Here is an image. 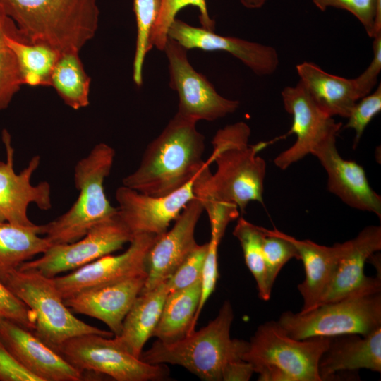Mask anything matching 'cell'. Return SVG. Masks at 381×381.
Segmentation results:
<instances>
[{"label":"cell","mask_w":381,"mask_h":381,"mask_svg":"<svg viewBox=\"0 0 381 381\" xmlns=\"http://www.w3.org/2000/svg\"><path fill=\"white\" fill-rule=\"evenodd\" d=\"M254 373L252 365L239 360L230 362L224 368L222 380L224 381H248Z\"/></svg>","instance_id":"obj_42"},{"label":"cell","mask_w":381,"mask_h":381,"mask_svg":"<svg viewBox=\"0 0 381 381\" xmlns=\"http://www.w3.org/2000/svg\"><path fill=\"white\" fill-rule=\"evenodd\" d=\"M168 37L187 50L198 49L228 52L260 76L273 74L279 63L278 53L271 46L217 35L214 31L194 27L176 18L169 27Z\"/></svg>","instance_id":"obj_19"},{"label":"cell","mask_w":381,"mask_h":381,"mask_svg":"<svg viewBox=\"0 0 381 381\" xmlns=\"http://www.w3.org/2000/svg\"><path fill=\"white\" fill-rule=\"evenodd\" d=\"M250 128L243 121L217 131L212 152L200 169L195 196L236 205L243 212L248 204H263L266 163L258 155L269 143L249 144Z\"/></svg>","instance_id":"obj_1"},{"label":"cell","mask_w":381,"mask_h":381,"mask_svg":"<svg viewBox=\"0 0 381 381\" xmlns=\"http://www.w3.org/2000/svg\"><path fill=\"white\" fill-rule=\"evenodd\" d=\"M330 339H296L277 321H269L258 327L243 360L252 365L260 381H322L319 361Z\"/></svg>","instance_id":"obj_6"},{"label":"cell","mask_w":381,"mask_h":381,"mask_svg":"<svg viewBox=\"0 0 381 381\" xmlns=\"http://www.w3.org/2000/svg\"><path fill=\"white\" fill-rule=\"evenodd\" d=\"M0 381H39L11 356L0 337Z\"/></svg>","instance_id":"obj_41"},{"label":"cell","mask_w":381,"mask_h":381,"mask_svg":"<svg viewBox=\"0 0 381 381\" xmlns=\"http://www.w3.org/2000/svg\"><path fill=\"white\" fill-rule=\"evenodd\" d=\"M57 352L81 372L105 375L117 381L162 380L167 375L162 364H150L124 349L115 339L96 334L68 339Z\"/></svg>","instance_id":"obj_9"},{"label":"cell","mask_w":381,"mask_h":381,"mask_svg":"<svg viewBox=\"0 0 381 381\" xmlns=\"http://www.w3.org/2000/svg\"><path fill=\"white\" fill-rule=\"evenodd\" d=\"M16 56L4 40H0V111L6 109L23 85Z\"/></svg>","instance_id":"obj_36"},{"label":"cell","mask_w":381,"mask_h":381,"mask_svg":"<svg viewBox=\"0 0 381 381\" xmlns=\"http://www.w3.org/2000/svg\"><path fill=\"white\" fill-rule=\"evenodd\" d=\"M159 0H133L137 37L133 64V79L137 86L143 83V68L147 54L153 47L150 43L152 27L158 15Z\"/></svg>","instance_id":"obj_32"},{"label":"cell","mask_w":381,"mask_h":381,"mask_svg":"<svg viewBox=\"0 0 381 381\" xmlns=\"http://www.w3.org/2000/svg\"><path fill=\"white\" fill-rule=\"evenodd\" d=\"M169 291L167 282L140 292L126 315L117 342L133 356L140 358L143 349L159 322Z\"/></svg>","instance_id":"obj_25"},{"label":"cell","mask_w":381,"mask_h":381,"mask_svg":"<svg viewBox=\"0 0 381 381\" xmlns=\"http://www.w3.org/2000/svg\"><path fill=\"white\" fill-rule=\"evenodd\" d=\"M146 277L144 273L88 289L64 299V303L74 313L102 321L117 337Z\"/></svg>","instance_id":"obj_21"},{"label":"cell","mask_w":381,"mask_h":381,"mask_svg":"<svg viewBox=\"0 0 381 381\" xmlns=\"http://www.w3.org/2000/svg\"><path fill=\"white\" fill-rule=\"evenodd\" d=\"M277 322L289 336L298 340L346 334L366 336L381 327V294L344 298L305 313L286 311Z\"/></svg>","instance_id":"obj_8"},{"label":"cell","mask_w":381,"mask_h":381,"mask_svg":"<svg viewBox=\"0 0 381 381\" xmlns=\"http://www.w3.org/2000/svg\"><path fill=\"white\" fill-rule=\"evenodd\" d=\"M188 6L198 8L202 28L214 31L215 22L209 16L206 0H159L158 15L150 35V43L152 47L164 51L170 25L176 19L178 12Z\"/></svg>","instance_id":"obj_33"},{"label":"cell","mask_w":381,"mask_h":381,"mask_svg":"<svg viewBox=\"0 0 381 381\" xmlns=\"http://www.w3.org/2000/svg\"><path fill=\"white\" fill-rule=\"evenodd\" d=\"M42 225L24 226L0 221V281L25 262L44 253L52 244Z\"/></svg>","instance_id":"obj_26"},{"label":"cell","mask_w":381,"mask_h":381,"mask_svg":"<svg viewBox=\"0 0 381 381\" xmlns=\"http://www.w3.org/2000/svg\"><path fill=\"white\" fill-rule=\"evenodd\" d=\"M204 210L202 200L195 196L175 219L173 227L158 236L146 257L147 277L140 292L167 282L197 246L195 229Z\"/></svg>","instance_id":"obj_16"},{"label":"cell","mask_w":381,"mask_h":381,"mask_svg":"<svg viewBox=\"0 0 381 381\" xmlns=\"http://www.w3.org/2000/svg\"><path fill=\"white\" fill-rule=\"evenodd\" d=\"M201 296V279L179 290L169 292L152 337L170 342L184 337L190 329Z\"/></svg>","instance_id":"obj_28"},{"label":"cell","mask_w":381,"mask_h":381,"mask_svg":"<svg viewBox=\"0 0 381 381\" xmlns=\"http://www.w3.org/2000/svg\"><path fill=\"white\" fill-rule=\"evenodd\" d=\"M281 95L284 109L293 119L289 134L296 136L295 143L274 159V164L284 170L311 154L321 143L337 137L342 124L317 106L300 81L295 86L285 87Z\"/></svg>","instance_id":"obj_12"},{"label":"cell","mask_w":381,"mask_h":381,"mask_svg":"<svg viewBox=\"0 0 381 381\" xmlns=\"http://www.w3.org/2000/svg\"><path fill=\"white\" fill-rule=\"evenodd\" d=\"M1 282L35 313L36 324L32 332L56 351L64 342L75 336L114 335L111 331L88 325L74 316L52 278L18 269L7 274Z\"/></svg>","instance_id":"obj_7"},{"label":"cell","mask_w":381,"mask_h":381,"mask_svg":"<svg viewBox=\"0 0 381 381\" xmlns=\"http://www.w3.org/2000/svg\"><path fill=\"white\" fill-rule=\"evenodd\" d=\"M365 368L381 372V327L366 336L346 334L331 337L318 364L322 380L338 373Z\"/></svg>","instance_id":"obj_23"},{"label":"cell","mask_w":381,"mask_h":381,"mask_svg":"<svg viewBox=\"0 0 381 381\" xmlns=\"http://www.w3.org/2000/svg\"><path fill=\"white\" fill-rule=\"evenodd\" d=\"M232 306L224 301L217 316L198 331L170 342L155 341L140 360L150 364L181 365L205 381H222L228 363L243 360L248 342L231 339Z\"/></svg>","instance_id":"obj_4"},{"label":"cell","mask_w":381,"mask_h":381,"mask_svg":"<svg viewBox=\"0 0 381 381\" xmlns=\"http://www.w3.org/2000/svg\"><path fill=\"white\" fill-rule=\"evenodd\" d=\"M6 157L0 161V221L24 226L35 225L28 216L29 205L34 203L42 210L52 207L51 187L47 181L37 185L31 178L40 164V157L34 156L20 172L14 169V149L7 130L2 131Z\"/></svg>","instance_id":"obj_14"},{"label":"cell","mask_w":381,"mask_h":381,"mask_svg":"<svg viewBox=\"0 0 381 381\" xmlns=\"http://www.w3.org/2000/svg\"><path fill=\"white\" fill-rule=\"evenodd\" d=\"M299 81L317 106L329 116L348 118L361 97L353 78L329 73L317 64L304 61L296 67Z\"/></svg>","instance_id":"obj_24"},{"label":"cell","mask_w":381,"mask_h":381,"mask_svg":"<svg viewBox=\"0 0 381 381\" xmlns=\"http://www.w3.org/2000/svg\"><path fill=\"white\" fill-rule=\"evenodd\" d=\"M327 175V189L352 208L368 211L381 218V197L370 186L362 166L344 159L336 146V137L318 145L311 152Z\"/></svg>","instance_id":"obj_20"},{"label":"cell","mask_w":381,"mask_h":381,"mask_svg":"<svg viewBox=\"0 0 381 381\" xmlns=\"http://www.w3.org/2000/svg\"><path fill=\"white\" fill-rule=\"evenodd\" d=\"M373 56L367 68L358 77L353 78L357 90L362 98L370 94L377 82L381 71V32L373 37Z\"/></svg>","instance_id":"obj_40"},{"label":"cell","mask_w":381,"mask_h":381,"mask_svg":"<svg viewBox=\"0 0 381 381\" xmlns=\"http://www.w3.org/2000/svg\"><path fill=\"white\" fill-rule=\"evenodd\" d=\"M267 0H240L241 4L248 9H258L264 6Z\"/></svg>","instance_id":"obj_44"},{"label":"cell","mask_w":381,"mask_h":381,"mask_svg":"<svg viewBox=\"0 0 381 381\" xmlns=\"http://www.w3.org/2000/svg\"><path fill=\"white\" fill-rule=\"evenodd\" d=\"M200 171L185 185L162 196L147 195L123 185L118 188L115 194L118 214L133 236L161 235L167 231L171 222L195 197V181Z\"/></svg>","instance_id":"obj_13"},{"label":"cell","mask_w":381,"mask_h":381,"mask_svg":"<svg viewBox=\"0 0 381 381\" xmlns=\"http://www.w3.org/2000/svg\"><path fill=\"white\" fill-rule=\"evenodd\" d=\"M0 337L14 359L39 381H80L85 373L70 365L32 331L0 318Z\"/></svg>","instance_id":"obj_17"},{"label":"cell","mask_w":381,"mask_h":381,"mask_svg":"<svg viewBox=\"0 0 381 381\" xmlns=\"http://www.w3.org/2000/svg\"><path fill=\"white\" fill-rule=\"evenodd\" d=\"M164 52L169 64V86L179 97L176 114L196 121H212L238 108V101L220 95L207 78L194 69L187 49L177 42L168 37Z\"/></svg>","instance_id":"obj_11"},{"label":"cell","mask_w":381,"mask_h":381,"mask_svg":"<svg viewBox=\"0 0 381 381\" xmlns=\"http://www.w3.org/2000/svg\"><path fill=\"white\" fill-rule=\"evenodd\" d=\"M4 41L14 52L23 85L50 87V78L60 54L45 45L20 42L6 37Z\"/></svg>","instance_id":"obj_30"},{"label":"cell","mask_w":381,"mask_h":381,"mask_svg":"<svg viewBox=\"0 0 381 381\" xmlns=\"http://www.w3.org/2000/svg\"><path fill=\"white\" fill-rule=\"evenodd\" d=\"M207 243L197 245L167 281L169 292L186 288L201 279Z\"/></svg>","instance_id":"obj_37"},{"label":"cell","mask_w":381,"mask_h":381,"mask_svg":"<svg viewBox=\"0 0 381 381\" xmlns=\"http://www.w3.org/2000/svg\"><path fill=\"white\" fill-rule=\"evenodd\" d=\"M198 121L178 114L146 147L138 167L123 185L140 193L162 196L193 179L205 164V138Z\"/></svg>","instance_id":"obj_2"},{"label":"cell","mask_w":381,"mask_h":381,"mask_svg":"<svg viewBox=\"0 0 381 381\" xmlns=\"http://www.w3.org/2000/svg\"><path fill=\"white\" fill-rule=\"evenodd\" d=\"M158 236L135 235L122 253L106 255L53 281L64 300L88 289L147 273L146 257Z\"/></svg>","instance_id":"obj_15"},{"label":"cell","mask_w":381,"mask_h":381,"mask_svg":"<svg viewBox=\"0 0 381 381\" xmlns=\"http://www.w3.org/2000/svg\"><path fill=\"white\" fill-rule=\"evenodd\" d=\"M6 37L28 43L21 35L15 23L7 16L0 3V40H4Z\"/></svg>","instance_id":"obj_43"},{"label":"cell","mask_w":381,"mask_h":381,"mask_svg":"<svg viewBox=\"0 0 381 381\" xmlns=\"http://www.w3.org/2000/svg\"><path fill=\"white\" fill-rule=\"evenodd\" d=\"M0 313L3 318L34 331L36 320L35 313L19 298L13 295L0 281Z\"/></svg>","instance_id":"obj_39"},{"label":"cell","mask_w":381,"mask_h":381,"mask_svg":"<svg viewBox=\"0 0 381 381\" xmlns=\"http://www.w3.org/2000/svg\"><path fill=\"white\" fill-rule=\"evenodd\" d=\"M281 234L295 246L299 260L303 262L305 279L298 285L303 301L300 312H308L321 304L332 284L346 243L325 246L310 240H298L282 231Z\"/></svg>","instance_id":"obj_22"},{"label":"cell","mask_w":381,"mask_h":381,"mask_svg":"<svg viewBox=\"0 0 381 381\" xmlns=\"http://www.w3.org/2000/svg\"><path fill=\"white\" fill-rule=\"evenodd\" d=\"M27 42L60 54L75 52L95 35L99 20L97 0H0Z\"/></svg>","instance_id":"obj_3"},{"label":"cell","mask_w":381,"mask_h":381,"mask_svg":"<svg viewBox=\"0 0 381 381\" xmlns=\"http://www.w3.org/2000/svg\"><path fill=\"white\" fill-rule=\"evenodd\" d=\"M243 250L246 266L257 284L258 296L263 301L270 298L271 291L267 285L266 266L263 255L265 233L263 227L239 218L233 231Z\"/></svg>","instance_id":"obj_31"},{"label":"cell","mask_w":381,"mask_h":381,"mask_svg":"<svg viewBox=\"0 0 381 381\" xmlns=\"http://www.w3.org/2000/svg\"><path fill=\"white\" fill-rule=\"evenodd\" d=\"M359 100L352 108L347 118L348 122L344 126L346 128L353 129L355 132L354 148L357 146L370 121L381 111L380 84L373 92H370Z\"/></svg>","instance_id":"obj_38"},{"label":"cell","mask_w":381,"mask_h":381,"mask_svg":"<svg viewBox=\"0 0 381 381\" xmlns=\"http://www.w3.org/2000/svg\"><path fill=\"white\" fill-rule=\"evenodd\" d=\"M91 78L87 74L79 52L61 54L52 73V87L64 104L75 110L90 104Z\"/></svg>","instance_id":"obj_29"},{"label":"cell","mask_w":381,"mask_h":381,"mask_svg":"<svg viewBox=\"0 0 381 381\" xmlns=\"http://www.w3.org/2000/svg\"><path fill=\"white\" fill-rule=\"evenodd\" d=\"M3 318L2 315L0 313V318Z\"/></svg>","instance_id":"obj_45"},{"label":"cell","mask_w":381,"mask_h":381,"mask_svg":"<svg viewBox=\"0 0 381 381\" xmlns=\"http://www.w3.org/2000/svg\"><path fill=\"white\" fill-rule=\"evenodd\" d=\"M133 237L117 212L75 241L52 245L41 257L23 262L18 270L54 278L121 250Z\"/></svg>","instance_id":"obj_10"},{"label":"cell","mask_w":381,"mask_h":381,"mask_svg":"<svg viewBox=\"0 0 381 381\" xmlns=\"http://www.w3.org/2000/svg\"><path fill=\"white\" fill-rule=\"evenodd\" d=\"M321 11L332 7L352 14L370 37L381 32V0H312Z\"/></svg>","instance_id":"obj_35"},{"label":"cell","mask_w":381,"mask_h":381,"mask_svg":"<svg viewBox=\"0 0 381 381\" xmlns=\"http://www.w3.org/2000/svg\"><path fill=\"white\" fill-rule=\"evenodd\" d=\"M210 223V239L207 242V250L201 276V296L200 303L188 334L193 332L201 310L214 291L218 273V248L227 225L238 217V207L232 204L214 200L203 202Z\"/></svg>","instance_id":"obj_27"},{"label":"cell","mask_w":381,"mask_h":381,"mask_svg":"<svg viewBox=\"0 0 381 381\" xmlns=\"http://www.w3.org/2000/svg\"><path fill=\"white\" fill-rule=\"evenodd\" d=\"M265 237L263 242V255L266 266L267 285L272 292L273 284L282 268L291 259L300 260L295 246L284 238L281 231L263 227Z\"/></svg>","instance_id":"obj_34"},{"label":"cell","mask_w":381,"mask_h":381,"mask_svg":"<svg viewBox=\"0 0 381 381\" xmlns=\"http://www.w3.org/2000/svg\"><path fill=\"white\" fill-rule=\"evenodd\" d=\"M345 243V250L320 305L380 293V278L366 276L364 266L368 258L381 249V226H368Z\"/></svg>","instance_id":"obj_18"},{"label":"cell","mask_w":381,"mask_h":381,"mask_svg":"<svg viewBox=\"0 0 381 381\" xmlns=\"http://www.w3.org/2000/svg\"><path fill=\"white\" fill-rule=\"evenodd\" d=\"M114 157V148L100 143L77 162L74 168V184L79 192L76 200L65 213L42 224L43 235L52 245L75 241L118 212L104 188Z\"/></svg>","instance_id":"obj_5"}]
</instances>
